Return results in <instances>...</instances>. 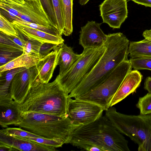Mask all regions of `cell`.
<instances>
[{
  "instance_id": "1",
  "label": "cell",
  "mask_w": 151,
  "mask_h": 151,
  "mask_svg": "<svg viewBox=\"0 0 151 151\" xmlns=\"http://www.w3.org/2000/svg\"><path fill=\"white\" fill-rule=\"evenodd\" d=\"M129 42L122 33L107 35L103 54L90 72L68 95V97L76 99L104 82L117 67L128 59Z\"/></svg>"
},
{
  "instance_id": "2",
  "label": "cell",
  "mask_w": 151,
  "mask_h": 151,
  "mask_svg": "<svg viewBox=\"0 0 151 151\" xmlns=\"http://www.w3.org/2000/svg\"><path fill=\"white\" fill-rule=\"evenodd\" d=\"M68 96L56 79L52 82L45 83L37 77L18 108L21 113L35 112L65 118L68 116Z\"/></svg>"
},
{
  "instance_id": "3",
  "label": "cell",
  "mask_w": 151,
  "mask_h": 151,
  "mask_svg": "<svg viewBox=\"0 0 151 151\" xmlns=\"http://www.w3.org/2000/svg\"><path fill=\"white\" fill-rule=\"evenodd\" d=\"M22 121L18 126L41 137L69 143L72 134L81 125L69 116H58L35 112L21 113Z\"/></svg>"
},
{
  "instance_id": "4",
  "label": "cell",
  "mask_w": 151,
  "mask_h": 151,
  "mask_svg": "<svg viewBox=\"0 0 151 151\" xmlns=\"http://www.w3.org/2000/svg\"><path fill=\"white\" fill-rule=\"evenodd\" d=\"M105 116L119 132L138 145V151H151V114H125L111 106Z\"/></svg>"
},
{
  "instance_id": "5",
  "label": "cell",
  "mask_w": 151,
  "mask_h": 151,
  "mask_svg": "<svg viewBox=\"0 0 151 151\" xmlns=\"http://www.w3.org/2000/svg\"><path fill=\"white\" fill-rule=\"evenodd\" d=\"M132 68L129 60H125L103 83L75 99L93 103L101 107L104 111L107 110L122 81Z\"/></svg>"
},
{
  "instance_id": "6",
  "label": "cell",
  "mask_w": 151,
  "mask_h": 151,
  "mask_svg": "<svg viewBox=\"0 0 151 151\" xmlns=\"http://www.w3.org/2000/svg\"><path fill=\"white\" fill-rule=\"evenodd\" d=\"M105 46L97 48L83 49L81 56L71 68L56 79L68 94L90 72L105 50Z\"/></svg>"
},
{
  "instance_id": "7",
  "label": "cell",
  "mask_w": 151,
  "mask_h": 151,
  "mask_svg": "<svg viewBox=\"0 0 151 151\" xmlns=\"http://www.w3.org/2000/svg\"><path fill=\"white\" fill-rule=\"evenodd\" d=\"M0 8L15 16L14 21L22 20L54 27L40 0H27L24 4L18 3L12 0H0Z\"/></svg>"
},
{
  "instance_id": "8",
  "label": "cell",
  "mask_w": 151,
  "mask_h": 151,
  "mask_svg": "<svg viewBox=\"0 0 151 151\" xmlns=\"http://www.w3.org/2000/svg\"><path fill=\"white\" fill-rule=\"evenodd\" d=\"M101 116L91 123L76 129L69 143L87 151H105L101 132Z\"/></svg>"
},
{
  "instance_id": "9",
  "label": "cell",
  "mask_w": 151,
  "mask_h": 151,
  "mask_svg": "<svg viewBox=\"0 0 151 151\" xmlns=\"http://www.w3.org/2000/svg\"><path fill=\"white\" fill-rule=\"evenodd\" d=\"M104 111L101 107L96 104L68 97V116L78 124L86 125L95 121L102 116Z\"/></svg>"
},
{
  "instance_id": "10",
  "label": "cell",
  "mask_w": 151,
  "mask_h": 151,
  "mask_svg": "<svg viewBox=\"0 0 151 151\" xmlns=\"http://www.w3.org/2000/svg\"><path fill=\"white\" fill-rule=\"evenodd\" d=\"M103 22L119 29L128 17L127 0H104L99 5Z\"/></svg>"
},
{
  "instance_id": "11",
  "label": "cell",
  "mask_w": 151,
  "mask_h": 151,
  "mask_svg": "<svg viewBox=\"0 0 151 151\" xmlns=\"http://www.w3.org/2000/svg\"><path fill=\"white\" fill-rule=\"evenodd\" d=\"M37 77L35 65L26 68L15 75L11 83L9 92L18 104L23 101Z\"/></svg>"
},
{
  "instance_id": "12",
  "label": "cell",
  "mask_w": 151,
  "mask_h": 151,
  "mask_svg": "<svg viewBox=\"0 0 151 151\" xmlns=\"http://www.w3.org/2000/svg\"><path fill=\"white\" fill-rule=\"evenodd\" d=\"M101 131L106 151H129L128 141L105 116H102Z\"/></svg>"
},
{
  "instance_id": "13",
  "label": "cell",
  "mask_w": 151,
  "mask_h": 151,
  "mask_svg": "<svg viewBox=\"0 0 151 151\" xmlns=\"http://www.w3.org/2000/svg\"><path fill=\"white\" fill-rule=\"evenodd\" d=\"M101 24L95 21H89L81 27L79 44L83 49L97 48L104 46L107 35L101 29Z\"/></svg>"
},
{
  "instance_id": "14",
  "label": "cell",
  "mask_w": 151,
  "mask_h": 151,
  "mask_svg": "<svg viewBox=\"0 0 151 151\" xmlns=\"http://www.w3.org/2000/svg\"><path fill=\"white\" fill-rule=\"evenodd\" d=\"M9 93L0 96V125L3 128L14 125L18 126L22 121L21 113L18 108V104Z\"/></svg>"
},
{
  "instance_id": "15",
  "label": "cell",
  "mask_w": 151,
  "mask_h": 151,
  "mask_svg": "<svg viewBox=\"0 0 151 151\" xmlns=\"http://www.w3.org/2000/svg\"><path fill=\"white\" fill-rule=\"evenodd\" d=\"M0 143L24 151H55V148L41 144L18 137L9 135L0 130Z\"/></svg>"
},
{
  "instance_id": "16",
  "label": "cell",
  "mask_w": 151,
  "mask_h": 151,
  "mask_svg": "<svg viewBox=\"0 0 151 151\" xmlns=\"http://www.w3.org/2000/svg\"><path fill=\"white\" fill-rule=\"evenodd\" d=\"M143 76L138 70H131L127 74L111 101L110 107L134 92L140 86Z\"/></svg>"
},
{
  "instance_id": "17",
  "label": "cell",
  "mask_w": 151,
  "mask_h": 151,
  "mask_svg": "<svg viewBox=\"0 0 151 151\" xmlns=\"http://www.w3.org/2000/svg\"><path fill=\"white\" fill-rule=\"evenodd\" d=\"M59 50L58 45L49 54L40 59L35 65L38 78L42 82L48 83L52 77L58 65Z\"/></svg>"
},
{
  "instance_id": "18",
  "label": "cell",
  "mask_w": 151,
  "mask_h": 151,
  "mask_svg": "<svg viewBox=\"0 0 151 151\" xmlns=\"http://www.w3.org/2000/svg\"><path fill=\"white\" fill-rule=\"evenodd\" d=\"M16 30L25 37L37 40L42 43L49 42L58 45L64 42L62 36H57L20 24L16 21L12 22Z\"/></svg>"
},
{
  "instance_id": "19",
  "label": "cell",
  "mask_w": 151,
  "mask_h": 151,
  "mask_svg": "<svg viewBox=\"0 0 151 151\" xmlns=\"http://www.w3.org/2000/svg\"><path fill=\"white\" fill-rule=\"evenodd\" d=\"M58 65L60 67L58 76L66 73L81 56L74 52L72 48L64 42L58 45Z\"/></svg>"
},
{
  "instance_id": "20",
  "label": "cell",
  "mask_w": 151,
  "mask_h": 151,
  "mask_svg": "<svg viewBox=\"0 0 151 151\" xmlns=\"http://www.w3.org/2000/svg\"><path fill=\"white\" fill-rule=\"evenodd\" d=\"M40 59L38 56L23 53L13 60L0 66V72L18 68H31L36 65Z\"/></svg>"
},
{
  "instance_id": "21",
  "label": "cell",
  "mask_w": 151,
  "mask_h": 151,
  "mask_svg": "<svg viewBox=\"0 0 151 151\" xmlns=\"http://www.w3.org/2000/svg\"><path fill=\"white\" fill-rule=\"evenodd\" d=\"M128 52L130 58L151 57V40L146 39L129 42Z\"/></svg>"
},
{
  "instance_id": "22",
  "label": "cell",
  "mask_w": 151,
  "mask_h": 151,
  "mask_svg": "<svg viewBox=\"0 0 151 151\" xmlns=\"http://www.w3.org/2000/svg\"><path fill=\"white\" fill-rule=\"evenodd\" d=\"M26 68H18L0 72V96L9 94L11 83L15 75Z\"/></svg>"
},
{
  "instance_id": "23",
  "label": "cell",
  "mask_w": 151,
  "mask_h": 151,
  "mask_svg": "<svg viewBox=\"0 0 151 151\" xmlns=\"http://www.w3.org/2000/svg\"><path fill=\"white\" fill-rule=\"evenodd\" d=\"M73 0H62L64 17V27L63 34L65 36H69L73 31Z\"/></svg>"
},
{
  "instance_id": "24",
  "label": "cell",
  "mask_w": 151,
  "mask_h": 151,
  "mask_svg": "<svg viewBox=\"0 0 151 151\" xmlns=\"http://www.w3.org/2000/svg\"><path fill=\"white\" fill-rule=\"evenodd\" d=\"M23 53L22 50L0 46V66L13 60Z\"/></svg>"
},
{
  "instance_id": "25",
  "label": "cell",
  "mask_w": 151,
  "mask_h": 151,
  "mask_svg": "<svg viewBox=\"0 0 151 151\" xmlns=\"http://www.w3.org/2000/svg\"><path fill=\"white\" fill-rule=\"evenodd\" d=\"M57 21L58 29L60 34H63L64 27V17L62 0H51Z\"/></svg>"
},
{
  "instance_id": "26",
  "label": "cell",
  "mask_w": 151,
  "mask_h": 151,
  "mask_svg": "<svg viewBox=\"0 0 151 151\" xmlns=\"http://www.w3.org/2000/svg\"><path fill=\"white\" fill-rule=\"evenodd\" d=\"M24 37V41L23 53L39 57V51L42 43L37 40Z\"/></svg>"
},
{
  "instance_id": "27",
  "label": "cell",
  "mask_w": 151,
  "mask_h": 151,
  "mask_svg": "<svg viewBox=\"0 0 151 151\" xmlns=\"http://www.w3.org/2000/svg\"><path fill=\"white\" fill-rule=\"evenodd\" d=\"M136 106L139 109L140 114H151V93H148L139 97Z\"/></svg>"
},
{
  "instance_id": "28",
  "label": "cell",
  "mask_w": 151,
  "mask_h": 151,
  "mask_svg": "<svg viewBox=\"0 0 151 151\" xmlns=\"http://www.w3.org/2000/svg\"><path fill=\"white\" fill-rule=\"evenodd\" d=\"M129 60L134 70H151V57L130 58Z\"/></svg>"
},
{
  "instance_id": "29",
  "label": "cell",
  "mask_w": 151,
  "mask_h": 151,
  "mask_svg": "<svg viewBox=\"0 0 151 151\" xmlns=\"http://www.w3.org/2000/svg\"><path fill=\"white\" fill-rule=\"evenodd\" d=\"M16 21L22 24L32 28L43 31L51 35L57 36H62V35L60 34L58 30L52 26L46 27L39 24L25 22L22 20Z\"/></svg>"
},
{
  "instance_id": "30",
  "label": "cell",
  "mask_w": 151,
  "mask_h": 151,
  "mask_svg": "<svg viewBox=\"0 0 151 151\" xmlns=\"http://www.w3.org/2000/svg\"><path fill=\"white\" fill-rule=\"evenodd\" d=\"M0 31L8 35H18L17 32L12 22L0 13Z\"/></svg>"
},
{
  "instance_id": "31",
  "label": "cell",
  "mask_w": 151,
  "mask_h": 151,
  "mask_svg": "<svg viewBox=\"0 0 151 151\" xmlns=\"http://www.w3.org/2000/svg\"><path fill=\"white\" fill-rule=\"evenodd\" d=\"M1 130L4 133L9 135L14 136L21 137H40L39 136L20 128L9 127Z\"/></svg>"
},
{
  "instance_id": "32",
  "label": "cell",
  "mask_w": 151,
  "mask_h": 151,
  "mask_svg": "<svg viewBox=\"0 0 151 151\" xmlns=\"http://www.w3.org/2000/svg\"><path fill=\"white\" fill-rule=\"evenodd\" d=\"M21 138L32 140L42 145L55 148L62 147L64 144L63 143L57 140L49 139L40 137H26Z\"/></svg>"
},
{
  "instance_id": "33",
  "label": "cell",
  "mask_w": 151,
  "mask_h": 151,
  "mask_svg": "<svg viewBox=\"0 0 151 151\" xmlns=\"http://www.w3.org/2000/svg\"><path fill=\"white\" fill-rule=\"evenodd\" d=\"M40 0L45 11L52 23L54 27L58 30L56 17L51 0Z\"/></svg>"
},
{
  "instance_id": "34",
  "label": "cell",
  "mask_w": 151,
  "mask_h": 151,
  "mask_svg": "<svg viewBox=\"0 0 151 151\" xmlns=\"http://www.w3.org/2000/svg\"><path fill=\"white\" fill-rule=\"evenodd\" d=\"M0 46L22 50L23 48L17 44L9 35L0 31Z\"/></svg>"
},
{
  "instance_id": "35",
  "label": "cell",
  "mask_w": 151,
  "mask_h": 151,
  "mask_svg": "<svg viewBox=\"0 0 151 151\" xmlns=\"http://www.w3.org/2000/svg\"><path fill=\"white\" fill-rule=\"evenodd\" d=\"M58 45L53 43L45 42L42 44L40 47L39 57L40 59L43 58L49 54L50 51Z\"/></svg>"
},
{
  "instance_id": "36",
  "label": "cell",
  "mask_w": 151,
  "mask_h": 151,
  "mask_svg": "<svg viewBox=\"0 0 151 151\" xmlns=\"http://www.w3.org/2000/svg\"><path fill=\"white\" fill-rule=\"evenodd\" d=\"M144 89L151 93V77H147L145 81Z\"/></svg>"
},
{
  "instance_id": "37",
  "label": "cell",
  "mask_w": 151,
  "mask_h": 151,
  "mask_svg": "<svg viewBox=\"0 0 151 151\" xmlns=\"http://www.w3.org/2000/svg\"><path fill=\"white\" fill-rule=\"evenodd\" d=\"M138 4L151 7V0H130Z\"/></svg>"
},
{
  "instance_id": "38",
  "label": "cell",
  "mask_w": 151,
  "mask_h": 151,
  "mask_svg": "<svg viewBox=\"0 0 151 151\" xmlns=\"http://www.w3.org/2000/svg\"><path fill=\"white\" fill-rule=\"evenodd\" d=\"M17 150L10 146L0 143V151H13Z\"/></svg>"
},
{
  "instance_id": "39",
  "label": "cell",
  "mask_w": 151,
  "mask_h": 151,
  "mask_svg": "<svg viewBox=\"0 0 151 151\" xmlns=\"http://www.w3.org/2000/svg\"><path fill=\"white\" fill-rule=\"evenodd\" d=\"M142 36L145 39L148 40L151 39V29L145 30L142 34Z\"/></svg>"
},
{
  "instance_id": "40",
  "label": "cell",
  "mask_w": 151,
  "mask_h": 151,
  "mask_svg": "<svg viewBox=\"0 0 151 151\" xmlns=\"http://www.w3.org/2000/svg\"><path fill=\"white\" fill-rule=\"evenodd\" d=\"M90 0H78L79 4L81 5H84L87 4Z\"/></svg>"
},
{
  "instance_id": "41",
  "label": "cell",
  "mask_w": 151,
  "mask_h": 151,
  "mask_svg": "<svg viewBox=\"0 0 151 151\" xmlns=\"http://www.w3.org/2000/svg\"><path fill=\"white\" fill-rule=\"evenodd\" d=\"M14 2L19 4H24L25 1L24 0H12Z\"/></svg>"
},
{
  "instance_id": "42",
  "label": "cell",
  "mask_w": 151,
  "mask_h": 151,
  "mask_svg": "<svg viewBox=\"0 0 151 151\" xmlns=\"http://www.w3.org/2000/svg\"><path fill=\"white\" fill-rule=\"evenodd\" d=\"M25 1H27V0H24Z\"/></svg>"
},
{
  "instance_id": "43",
  "label": "cell",
  "mask_w": 151,
  "mask_h": 151,
  "mask_svg": "<svg viewBox=\"0 0 151 151\" xmlns=\"http://www.w3.org/2000/svg\"><path fill=\"white\" fill-rule=\"evenodd\" d=\"M151 40V39H150V40Z\"/></svg>"
}]
</instances>
